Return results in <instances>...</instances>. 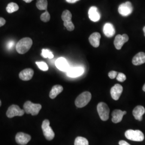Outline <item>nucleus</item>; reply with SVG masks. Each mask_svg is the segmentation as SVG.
Segmentation results:
<instances>
[{
  "label": "nucleus",
  "instance_id": "obj_1",
  "mask_svg": "<svg viewBox=\"0 0 145 145\" xmlns=\"http://www.w3.org/2000/svg\"><path fill=\"white\" fill-rule=\"evenodd\" d=\"M32 40L29 37L24 38L17 43L16 48L19 54H23L27 52L32 45Z\"/></svg>",
  "mask_w": 145,
  "mask_h": 145
},
{
  "label": "nucleus",
  "instance_id": "obj_2",
  "mask_svg": "<svg viewBox=\"0 0 145 145\" xmlns=\"http://www.w3.org/2000/svg\"><path fill=\"white\" fill-rule=\"evenodd\" d=\"M23 108L26 114L36 116L39 114L42 109V105L39 104H34L30 101H27L24 104Z\"/></svg>",
  "mask_w": 145,
  "mask_h": 145
},
{
  "label": "nucleus",
  "instance_id": "obj_3",
  "mask_svg": "<svg viewBox=\"0 0 145 145\" xmlns=\"http://www.w3.org/2000/svg\"><path fill=\"white\" fill-rule=\"evenodd\" d=\"M91 99V94L88 91L81 93L75 100V105L78 108H83L87 105Z\"/></svg>",
  "mask_w": 145,
  "mask_h": 145
},
{
  "label": "nucleus",
  "instance_id": "obj_4",
  "mask_svg": "<svg viewBox=\"0 0 145 145\" xmlns=\"http://www.w3.org/2000/svg\"><path fill=\"white\" fill-rule=\"evenodd\" d=\"M125 135L127 139L132 141H142L144 140V135L140 130H127L125 132Z\"/></svg>",
  "mask_w": 145,
  "mask_h": 145
},
{
  "label": "nucleus",
  "instance_id": "obj_5",
  "mask_svg": "<svg viewBox=\"0 0 145 145\" xmlns=\"http://www.w3.org/2000/svg\"><path fill=\"white\" fill-rule=\"evenodd\" d=\"M50 123L48 120H44L42 124V128L43 131V134L47 140H52L54 138L55 134L51 127L50 126Z\"/></svg>",
  "mask_w": 145,
  "mask_h": 145
},
{
  "label": "nucleus",
  "instance_id": "obj_6",
  "mask_svg": "<svg viewBox=\"0 0 145 145\" xmlns=\"http://www.w3.org/2000/svg\"><path fill=\"white\" fill-rule=\"evenodd\" d=\"M97 112L99 116L103 121H106L109 119L110 109L106 104L101 102L97 105Z\"/></svg>",
  "mask_w": 145,
  "mask_h": 145
},
{
  "label": "nucleus",
  "instance_id": "obj_7",
  "mask_svg": "<svg viewBox=\"0 0 145 145\" xmlns=\"http://www.w3.org/2000/svg\"><path fill=\"white\" fill-rule=\"evenodd\" d=\"M25 113L24 110L21 109L17 105H12L7 111V116L8 118H13L15 116H22Z\"/></svg>",
  "mask_w": 145,
  "mask_h": 145
},
{
  "label": "nucleus",
  "instance_id": "obj_8",
  "mask_svg": "<svg viewBox=\"0 0 145 145\" xmlns=\"http://www.w3.org/2000/svg\"><path fill=\"white\" fill-rule=\"evenodd\" d=\"M133 8L132 3L129 2H126L124 3L121 4L118 8V12L121 15L123 16H127L130 15L132 12Z\"/></svg>",
  "mask_w": 145,
  "mask_h": 145
},
{
  "label": "nucleus",
  "instance_id": "obj_9",
  "mask_svg": "<svg viewBox=\"0 0 145 145\" xmlns=\"http://www.w3.org/2000/svg\"><path fill=\"white\" fill-rule=\"evenodd\" d=\"M129 36L126 34L123 35H118L115 37L114 40V46L117 50H120L125 42H128Z\"/></svg>",
  "mask_w": 145,
  "mask_h": 145
},
{
  "label": "nucleus",
  "instance_id": "obj_10",
  "mask_svg": "<svg viewBox=\"0 0 145 145\" xmlns=\"http://www.w3.org/2000/svg\"><path fill=\"white\" fill-rule=\"evenodd\" d=\"M15 139L18 144L25 145L31 140V136L23 132H19L16 135Z\"/></svg>",
  "mask_w": 145,
  "mask_h": 145
},
{
  "label": "nucleus",
  "instance_id": "obj_11",
  "mask_svg": "<svg viewBox=\"0 0 145 145\" xmlns=\"http://www.w3.org/2000/svg\"><path fill=\"white\" fill-rule=\"evenodd\" d=\"M123 90V88L120 84H115L114 86L111 89L110 93H111L112 98L116 101L118 100L120 95L122 93Z\"/></svg>",
  "mask_w": 145,
  "mask_h": 145
},
{
  "label": "nucleus",
  "instance_id": "obj_12",
  "mask_svg": "<svg viewBox=\"0 0 145 145\" xmlns=\"http://www.w3.org/2000/svg\"><path fill=\"white\" fill-rule=\"evenodd\" d=\"M56 67L61 71L67 72L69 68V66L66 59L64 57H59L56 61Z\"/></svg>",
  "mask_w": 145,
  "mask_h": 145
},
{
  "label": "nucleus",
  "instance_id": "obj_13",
  "mask_svg": "<svg viewBox=\"0 0 145 145\" xmlns=\"http://www.w3.org/2000/svg\"><path fill=\"white\" fill-rule=\"evenodd\" d=\"M66 72L69 77L76 78L83 74L84 69L83 68L80 67L69 68Z\"/></svg>",
  "mask_w": 145,
  "mask_h": 145
},
{
  "label": "nucleus",
  "instance_id": "obj_14",
  "mask_svg": "<svg viewBox=\"0 0 145 145\" xmlns=\"http://www.w3.org/2000/svg\"><path fill=\"white\" fill-rule=\"evenodd\" d=\"M33 74L34 72L33 69L31 68H27L21 71L19 74V76L23 81H29L33 77Z\"/></svg>",
  "mask_w": 145,
  "mask_h": 145
},
{
  "label": "nucleus",
  "instance_id": "obj_15",
  "mask_svg": "<svg viewBox=\"0 0 145 145\" xmlns=\"http://www.w3.org/2000/svg\"><path fill=\"white\" fill-rule=\"evenodd\" d=\"M88 15L90 20L93 22H97L100 20L101 15L96 7H91L88 11Z\"/></svg>",
  "mask_w": 145,
  "mask_h": 145
},
{
  "label": "nucleus",
  "instance_id": "obj_16",
  "mask_svg": "<svg viewBox=\"0 0 145 145\" xmlns=\"http://www.w3.org/2000/svg\"><path fill=\"white\" fill-rule=\"evenodd\" d=\"M126 114V111H123L120 110H114L112 113V121L114 123H118L120 122L124 115Z\"/></svg>",
  "mask_w": 145,
  "mask_h": 145
},
{
  "label": "nucleus",
  "instance_id": "obj_17",
  "mask_svg": "<svg viewBox=\"0 0 145 145\" xmlns=\"http://www.w3.org/2000/svg\"><path fill=\"white\" fill-rule=\"evenodd\" d=\"M145 113V108L142 106L138 105L133 110V115L135 118L139 121L142 120V116Z\"/></svg>",
  "mask_w": 145,
  "mask_h": 145
},
{
  "label": "nucleus",
  "instance_id": "obj_18",
  "mask_svg": "<svg viewBox=\"0 0 145 145\" xmlns=\"http://www.w3.org/2000/svg\"><path fill=\"white\" fill-rule=\"evenodd\" d=\"M101 35L99 32H94L91 34L89 38L90 44L94 47H98L100 44Z\"/></svg>",
  "mask_w": 145,
  "mask_h": 145
},
{
  "label": "nucleus",
  "instance_id": "obj_19",
  "mask_svg": "<svg viewBox=\"0 0 145 145\" xmlns=\"http://www.w3.org/2000/svg\"><path fill=\"white\" fill-rule=\"evenodd\" d=\"M145 63V53L144 52H139L137 53L132 59V63L138 66Z\"/></svg>",
  "mask_w": 145,
  "mask_h": 145
},
{
  "label": "nucleus",
  "instance_id": "obj_20",
  "mask_svg": "<svg viewBox=\"0 0 145 145\" xmlns=\"http://www.w3.org/2000/svg\"><path fill=\"white\" fill-rule=\"evenodd\" d=\"M103 32L107 37L114 36L116 32L114 26L111 23H106L103 26Z\"/></svg>",
  "mask_w": 145,
  "mask_h": 145
},
{
  "label": "nucleus",
  "instance_id": "obj_21",
  "mask_svg": "<svg viewBox=\"0 0 145 145\" xmlns=\"http://www.w3.org/2000/svg\"><path fill=\"white\" fill-rule=\"evenodd\" d=\"M63 87L60 85H55L52 87L50 93V97L51 99H55L59 93L63 91Z\"/></svg>",
  "mask_w": 145,
  "mask_h": 145
},
{
  "label": "nucleus",
  "instance_id": "obj_22",
  "mask_svg": "<svg viewBox=\"0 0 145 145\" xmlns=\"http://www.w3.org/2000/svg\"><path fill=\"white\" fill-rule=\"evenodd\" d=\"M18 9H19L18 5L14 2H11L10 3H9L6 8L7 11L10 14L17 11Z\"/></svg>",
  "mask_w": 145,
  "mask_h": 145
},
{
  "label": "nucleus",
  "instance_id": "obj_23",
  "mask_svg": "<svg viewBox=\"0 0 145 145\" xmlns=\"http://www.w3.org/2000/svg\"><path fill=\"white\" fill-rule=\"evenodd\" d=\"M47 0H38L37 2V8L40 10H47Z\"/></svg>",
  "mask_w": 145,
  "mask_h": 145
},
{
  "label": "nucleus",
  "instance_id": "obj_24",
  "mask_svg": "<svg viewBox=\"0 0 145 145\" xmlns=\"http://www.w3.org/2000/svg\"><path fill=\"white\" fill-rule=\"evenodd\" d=\"M74 145H89V142L86 138L78 137L75 139Z\"/></svg>",
  "mask_w": 145,
  "mask_h": 145
},
{
  "label": "nucleus",
  "instance_id": "obj_25",
  "mask_svg": "<svg viewBox=\"0 0 145 145\" xmlns=\"http://www.w3.org/2000/svg\"><path fill=\"white\" fill-rule=\"evenodd\" d=\"M72 15L71 12L68 10L63 11L61 15V18L63 22L72 21Z\"/></svg>",
  "mask_w": 145,
  "mask_h": 145
},
{
  "label": "nucleus",
  "instance_id": "obj_26",
  "mask_svg": "<svg viewBox=\"0 0 145 145\" xmlns=\"http://www.w3.org/2000/svg\"><path fill=\"white\" fill-rule=\"evenodd\" d=\"M41 55L42 57L45 58L52 59L54 57V55L53 53L48 49H42Z\"/></svg>",
  "mask_w": 145,
  "mask_h": 145
},
{
  "label": "nucleus",
  "instance_id": "obj_27",
  "mask_svg": "<svg viewBox=\"0 0 145 145\" xmlns=\"http://www.w3.org/2000/svg\"><path fill=\"white\" fill-rule=\"evenodd\" d=\"M36 63L38 67L40 70L43 71H47L48 69V65L45 62H43V61H39V62L37 61Z\"/></svg>",
  "mask_w": 145,
  "mask_h": 145
},
{
  "label": "nucleus",
  "instance_id": "obj_28",
  "mask_svg": "<svg viewBox=\"0 0 145 145\" xmlns=\"http://www.w3.org/2000/svg\"><path fill=\"white\" fill-rule=\"evenodd\" d=\"M64 26L66 27L67 30L69 31H72L74 30L75 26L74 24L72 23V21H67V22H64L63 23Z\"/></svg>",
  "mask_w": 145,
  "mask_h": 145
},
{
  "label": "nucleus",
  "instance_id": "obj_29",
  "mask_svg": "<svg viewBox=\"0 0 145 145\" xmlns=\"http://www.w3.org/2000/svg\"><path fill=\"white\" fill-rule=\"evenodd\" d=\"M40 19L42 21L44 22H47L50 21V15L49 12L46 10L45 12L42 14V15L40 16Z\"/></svg>",
  "mask_w": 145,
  "mask_h": 145
},
{
  "label": "nucleus",
  "instance_id": "obj_30",
  "mask_svg": "<svg viewBox=\"0 0 145 145\" xmlns=\"http://www.w3.org/2000/svg\"><path fill=\"white\" fill-rule=\"evenodd\" d=\"M116 78L118 81L122 82H124L126 80V75H125L124 74H123L122 72H119L117 74Z\"/></svg>",
  "mask_w": 145,
  "mask_h": 145
},
{
  "label": "nucleus",
  "instance_id": "obj_31",
  "mask_svg": "<svg viewBox=\"0 0 145 145\" xmlns=\"http://www.w3.org/2000/svg\"><path fill=\"white\" fill-rule=\"evenodd\" d=\"M117 74H118V72L116 71H111L109 72V78L111 79H114V78H116L117 76Z\"/></svg>",
  "mask_w": 145,
  "mask_h": 145
},
{
  "label": "nucleus",
  "instance_id": "obj_32",
  "mask_svg": "<svg viewBox=\"0 0 145 145\" xmlns=\"http://www.w3.org/2000/svg\"><path fill=\"white\" fill-rule=\"evenodd\" d=\"M14 45V42H13V41H10V42H9L8 43V46H7L9 50H11L12 48H13Z\"/></svg>",
  "mask_w": 145,
  "mask_h": 145
},
{
  "label": "nucleus",
  "instance_id": "obj_33",
  "mask_svg": "<svg viewBox=\"0 0 145 145\" xmlns=\"http://www.w3.org/2000/svg\"><path fill=\"white\" fill-rule=\"evenodd\" d=\"M5 24V20L2 17H0V27L3 26Z\"/></svg>",
  "mask_w": 145,
  "mask_h": 145
},
{
  "label": "nucleus",
  "instance_id": "obj_34",
  "mask_svg": "<svg viewBox=\"0 0 145 145\" xmlns=\"http://www.w3.org/2000/svg\"><path fill=\"white\" fill-rule=\"evenodd\" d=\"M119 145H131L124 140H120L119 142Z\"/></svg>",
  "mask_w": 145,
  "mask_h": 145
},
{
  "label": "nucleus",
  "instance_id": "obj_35",
  "mask_svg": "<svg viewBox=\"0 0 145 145\" xmlns=\"http://www.w3.org/2000/svg\"><path fill=\"white\" fill-rule=\"evenodd\" d=\"M68 3H74L75 2H76L77 1H78L80 0H66Z\"/></svg>",
  "mask_w": 145,
  "mask_h": 145
},
{
  "label": "nucleus",
  "instance_id": "obj_36",
  "mask_svg": "<svg viewBox=\"0 0 145 145\" xmlns=\"http://www.w3.org/2000/svg\"><path fill=\"white\" fill-rule=\"evenodd\" d=\"M24 1H25L26 3H30L33 0H23Z\"/></svg>",
  "mask_w": 145,
  "mask_h": 145
},
{
  "label": "nucleus",
  "instance_id": "obj_37",
  "mask_svg": "<svg viewBox=\"0 0 145 145\" xmlns=\"http://www.w3.org/2000/svg\"><path fill=\"white\" fill-rule=\"evenodd\" d=\"M142 90L145 92V84H144V86H143V87H142Z\"/></svg>",
  "mask_w": 145,
  "mask_h": 145
},
{
  "label": "nucleus",
  "instance_id": "obj_38",
  "mask_svg": "<svg viewBox=\"0 0 145 145\" xmlns=\"http://www.w3.org/2000/svg\"><path fill=\"white\" fill-rule=\"evenodd\" d=\"M143 31L144 32V35H145V26H144V28H143Z\"/></svg>",
  "mask_w": 145,
  "mask_h": 145
},
{
  "label": "nucleus",
  "instance_id": "obj_39",
  "mask_svg": "<svg viewBox=\"0 0 145 145\" xmlns=\"http://www.w3.org/2000/svg\"><path fill=\"white\" fill-rule=\"evenodd\" d=\"M1 101H0V106H1Z\"/></svg>",
  "mask_w": 145,
  "mask_h": 145
}]
</instances>
